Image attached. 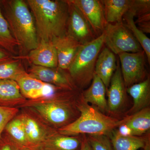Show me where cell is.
Instances as JSON below:
<instances>
[{
    "mask_svg": "<svg viewBox=\"0 0 150 150\" xmlns=\"http://www.w3.org/2000/svg\"><path fill=\"white\" fill-rule=\"evenodd\" d=\"M81 91L61 90L51 96L28 100L21 107L33 110L57 130L72 123L79 116L76 101Z\"/></svg>",
    "mask_w": 150,
    "mask_h": 150,
    "instance_id": "1",
    "label": "cell"
},
{
    "mask_svg": "<svg viewBox=\"0 0 150 150\" xmlns=\"http://www.w3.org/2000/svg\"><path fill=\"white\" fill-rule=\"evenodd\" d=\"M39 40L52 41L67 33L69 5L66 0H27Z\"/></svg>",
    "mask_w": 150,
    "mask_h": 150,
    "instance_id": "2",
    "label": "cell"
},
{
    "mask_svg": "<svg viewBox=\"0 0 150 150\" xmlns=\"http://www.w3.org/2000/svg\"><path fill=\"white\" fill-rule=\"evenodd\" d=\"M76 106L79 116L72 123L57 129L59 134L67 136L103 134L109 137L122 123V119L118 120L105 114L86 102L81 93L77 100Z\"/></svg>",
    "mask_w": 150,
    "mask_h": 150,
    "instance_id": "3",
    "label": "cell"
},
{
    "mask_svg": "<svg viewBox=\"0 0 150 150\" xmlns=\"http://www.w3.org/2000/svg\"><path fill=\"white\" fill-rule=\"evenodd\" d=\"M11 32L19 46L30 51L38 45L39 39L34 19L26 1H1Z\"/></svg>",
    "mask_w": 150,
    "mask_h": 150,
    "instance_id": "4",
    "label": "cell"
},
{
    "mask_svg": "<svg viewBox=\"0 0 150 150\" xmlns=\"http://www.w3.org/2000/svg\"><path fill=\"white\" fill-rule=\"evenodd\" d=\"M104 45L103 33L92 41L83 45L67 70L80 90L86 89L91 83L97 59Z\"/></svg>",
    "mask_w": 150,
    "mask_h": 150,
    "instance_id": "5",
    "label": "cell"
},
{
    "mask_svg": "<svg viewBox=\"0 0 150 150\" xmlns=\"http://www.w3.org/2000/svg\"><path fill=\"white\" fill-rule=\"evenodd\" d=\"M103 33L104 44L114 54L137 53L143 50L123 21L107 23Z\"/></svg>",
    "mask_w": 150,
    "mask_h": 150,
    "instance_id": "6",
    "label": "cell"
},
{
    "mask_svg": "<svg viewBox=\"0 0 150 150\" xmlns=\"http://www.w3.org/2000/svg\"><path fill=\"white\" fill-rule=\"evenodd\" d=\"M120 68L126 88L145 80L147 74L144 51L118 54Z\"/></svg>",
    "mask_w": 150,
    "mask_h": 150,
    "instance_id": "7",
    "label": "cell"
},
{
    "mask_svg": "<svg viewBox=\"0 0 150 150\" xmlns=\"http://www.w3.org/2000/svg\"><path fill=\"white\" fill-rule=\"evenodd\" d=\"M28 148L36 146L57 131L49 126L31 109H25L21 113Z\"/></svg>",
    "mask_w": 150,
    "mask_h": 150,
    "instance_id": "8",
    "label": "cell"
},
{
    "mask_svg": "<svg viewBox=\"0 0 150 150\" xmlns=\"http://www.w3.org/2000/svg\"><path fill=\"white\" fill-rule=\"evenodd\" d=\"M28 73L33 77L58 88L68 91L80 90L68 71L59 67L47 68L33 65Z\"/></svg>",
    "mask_w": 150,
    "mask_h": 150,
    "instance_id": "9",
    "label": "cell"
},
{
    "mask_svg": "<svg viewBox=\"0 0 150 150\" xmlns=\"http://www.w3.org/2000/svg\"><path fill=\"white\" fill-rule=\"evenodd\" d=\"M66 1L69 5L67 34L72 36L82 45L95 39L96 36L81 11L69 0Z\"/></svg>",
    "mask_w": 150,
    "mask_h": 150,
    "instance_id": "10",
    "label": "cell"
},
{
    "mask_svg": "<svg viewBox=\"0 0 150 150\" xmlns=\"http://www.w3.org/2000/svg\"><path fill=\"white\" fill-rule=\"evenodd\" d=\"M76 6L91 26L95 35L98 37L103 33L107 23L104 8L98 0H69Z\"/></svg>",
    "mask_w": 150,
    "mask_h": 150,
    "instance_id": "11",
    "label": "cell"
},
{
    "mask_svg": "<svg viewBox=\"0 0 150 150\" xmlns=\"http://www.w3.org/2000/svg\"><path fill=\"white\" fill-rule=\"evenodd\" d=\"M108 114L116 115L123 110L127 100L126 88L124 84L119 61L106 91Z\"/></svg>",
    "mask_w": 150,
    "mask_h": 150,
    "instance_id": "12",
    "label": "cell"
},
{
    "mask_svg": "<svg viewBox=\"0 0 150 150\" xmlns=\"http://www.w3.org/2000/svg\"><path fill=\"white\" fill-rule=\"evenodd\" d=\"M15 81L19 87L22 94L29 100L51 96L63 90L33 77L26 71L17 78Z\"/></svg>",
    "mask_w": 150,
    "mask_h": 150,
    "instance_id": "13",
    "label": "cell"
},
{
    "mask_svg": "<svg viewBox=\"0 0 150 150\" xmlns=\"http://www.w3.org/2000/svg\"><path fill=\"white\" fill-rule=\"evenodd\" d=\"M51 41L57 53L58 67L67 71L83 45L67 33Z\"/></svg>",
    "mask_w": 150,
    "mask_h": 150,
    "instance_id": "14",
    "label": "cell"
},
{
    "mask_svg": "<svg viewBox=\"0 0 150 150\" xmlns=\"http://www.w3.org/2000/svg\"><path fill=\"white\" fill-rule=\"evenodd\" d=\"M28 59L35 66L51 68L58 67L57 53L51 41L39 40L37 47L29 51Z\"/></svg>",
    "mask_w": 150,
    "mask_h": 150,
    "instance_id": "15",
    "label": "cell"
},
{
    "mask_svg": "<svg viewBox=\"0 0 150 150\" xmlns=\"http://www.w3.org/2000/svg\"><path fill=\"white\" fill-rule=\"evenodd\" d=\"M106 88L99 77L95 74L91 84L81 92L82 97L86 102L97 108L102 113H108Z\"/></svg>",
    "mask_w": 150,
    "mask_h": 150,
    "instance_id": "16",
    "label": "cell"
},
{
    "mask_svg": "<svg viewBox=\"0 0 150 150\" xmlns=\"http://www.w3.org/2000/svg\"><path fill=\"white\" fill-rule=\"evenodd\" d=\"M82 135L67 136L56 131L33 150H80Z\"/></svg>",
    "mask_w": 150,
    "mask_h": 150,
    "instance_id": "17",
    "label": "cell"
},
{
    "mask_svg": "<svg viewBox=\"0 0 150 150\" xmlns=\"http://www.w3.org/2000/svg\"><path fill=\"white\" fill-rule=\"evenodd\" d=\"M98 57L95 74L102 80L106 91L117 67V60L115 54L107 47L102 48Z\"/></svg>",
    "mask_w": 150,
    "mask_h": 150,
    "instance_id": "18",
    "label": "cell"
},
{
    "mask_svg": "<svg viewBox=\"0 0 150 150\" xmlns=\"http://www.w3.org/2000/svg\"><path fill=\"white\" fill-rule=\"evenodd\" d=\"M126 91L133 98L134 103L131 109L125 113L126 116L132 115L142 109L149 107V76L143 81L135 84L126 88Z\"/></svg>",
    "mask_w": 150,
    "mask_h": 150,
    "instance_id": "19",
    "label": "cell"
},
{
    "mask_svg": "<svg viewBox=\"0 0 150 150\" xmlns=\"http://www.w3.org/2000/svg\"><path fill=\"white\" fill-rule=\"evenodd\" d=\"M28 100L22 94L16 81L0 80V106L17 108L21 107Z\"/></svg>",
    "mask_w": 150,
    "mask_h": 150,
    "instance_id": "20",
    "label": "cell"
},
{
    "mask_svg": "<svg viewBox=\"0 0 150 150\" xmlns=\"http://www.w3.org/2000/svg\"><path fill=\"white\" fill-rule=\"evenodd\" d=\"M107 23L123 21V17L131 8L133 0H102Z\"/></svg>",
    "mask_w": 150,
    "mask_h": 150,
    "instance_id": "21",
    "label": "cell"
},
{
    "mask_svg": "<svg viewBox=\"0 0 150 150\" xmlns=\"http://www.w3.org/2000/svg\"><path fill=\"white\" fill-rule=\"evenodd\" d=\"M122 119L123 123L132 130L133 136L142 137L150 132L149 107L142 109L132 115H126Z\"/></svg>",
    "mask_w": 150,
    "mask_h": 150,
    "instance_id": "22",
    "label": "cell"
},
{
    "mask_svg": "<svg viewBox=\"0 0 150 150\" xmlns=\"http://www.w3.org/2000/svg\"><path fill=\"white\" fill-rule=\"evenodd\" d=\"M113 150H138L145 147L144 135L142 137H123L115 129L109 136Z\"/></svg>",
    "mask_w": 150,
    "mask_h": 150,
    "instance_id": "23",
    "label": "cell"
},
{
    "mask_svg": "<svg viewBox=\"0 0 150 150\" xmlns=\"http://www.w3.org/2000/svg\"><path fill=\"white\" fill-rule=\"evenodd\" d=\"M137 19L135 23L144 33H150V1L134 0L131 7Z\"/></svg>",
    "mask_w": 150,
    "mask_h": 150,
    "instance_id": "24",
    "label": "cell"
},
{
    "mask_svg": "<svg viewBox=\"0 0 150 150\" xmlns=\"http://www.w3.org/2000/svg\"><path fill=\"white\" fill-rule=\"evenodd\" d=\"M4 132L19 147L28 148V144L20 114L8 123Z\"/></svg>",
    "mask_w": 150,
    "mask_h": 150,
    "instance_id": "25",
    "label": "cell"
},
{
    "mask_svg": "<svg viewBox=\"0 0 150 150\" xmlns=\"http://www.w3.org/2000/svg\"><path fill=\"white\" fill-rule=\"evenodd\" d=\"M124 24L132 33L144 51L149 64H150V39L137 27L134 21V14L131 8L123 17Z\"/></svg>",
    "mask_w": 150,
    "mask_h": 150,
    "instance_id": "26",
    "label": "cell"
},
{
    "mask_svg": "<svg viewBox=\"0 0 150 150\" xmlns=\"http://www.w3.org/2000/svg\"><path fill=\"white\" fill-rule=\"evenodd\" d=\"M18 46V43L11 32L8 23L3 15L0 1V47L11 54H16Z\"/></svg>",
    "mask_w": 150,
    "mask_h": 150,
    "instance_id": "27",
    "label": "cell"
},
{
    "mask_svg": "<svg viewBox=\"0 0 150 150\" xmlns=\"http://www.w3.org/2000/svg\"><path fill=\"white\" fill-rule=\"evenodd\" d=\"M21 62L18 60H11L0 63V80H12L25 72Z\"/></svg>",
    "mask_w": 150,
    "mask_h": 150,
    "instance_id": "28",
    "label": "cell"
},
{
    "mask_svg": "<svg viewBox=\"0 0 150 150\" xmlns=\"http://www.w3.org/2000/svg\"><path fill=\"white\" fill-rule=\"evenodd\" d=\"M86 137L92 150H113L110 138L107 135H88Z\"/></svg>",
    "mask_w": 150,
    "mask_h": 150,
    "instance_id": "29",
    "label": "cell"
},
{
    "mask_svg": "<svg viewBox=\"0 0 150 150\" xmlns=\"http://www.w3.org/2000/svg\"><path fill=\"white\" fill-rule=\"evenodd\" d=\"M18 111L17 108L0 106V138L4 133L7 124L17 115Z\"/></svg>",
    "mask_w": 150,
    "mask_h": 150,
    "instance_id": "30",
    "label": "cell"
},
{
    "mask_svg": "<svg viewBox=\"0 0 150 150\" xmlns=\"http://www.w3.org/2000/svg\"><path fill=\"white\" fill-rule=\"evenodd\" d=\"M20 148L3 133L0 138V150H19Z\"/></svg>",
    "mask_w": 150,
    "mask_h": 150,
    "instance_id": "31",
    "label": "cell"
},
{
    "mask_svg": "<svg viewBox=\"0 0 150 150\" xmlns=\"http://www.w3.org/2000/svg\"><path fill=\"white\" fill-rule=\"evenodd\" d=\"M116 129L118 134L123 137L133 136L132 130L129 126L123 123V119H122V123Z\"/></svg>",
    "mask_w": 150,
    "mask_h": 150,
    "instance_id": "32",
    "label": "cell"
},
{
    "mask_svg": "<svg viewBox=\"0 0 150 150\" xmlns=\"http://www.w3.org/2000/svg\"><path fill=\"white\" fill-rule=\"evenodd\" d=\"M11 59H12L11 54L0 47V63L7 62Z\"/></svg>",
    "mask_w": 150,
    "mask_h": 150,
    "instance_id": "33",
    "label": "cell"
},
{
    "mask_svg": "<svg viewBox=\"0 0 150 150\" xmlns=\"http://www.w3.org/2000/svg\"><path fill=\"white\" fill-rule=\"evenodd\" d=\"M80 150H92L86 135H82Z\"/></svg>",
    "mask_w": 150,
    "mask_h": 150,
    "instance_id": "34",
    "label": "cell"
},
{
    "mask_svg": "<svg viewBox=\"0 0 150 150\" xmlns=\"http://www.w3.org/2000/svg\"><path fill=\"white\" fill-rule=\"evenodd\" d=\"M144 135L146 139V144L144 150H150V132H148Z\"/></svg>",
    "mask_w": 150,
    "mask_h": 150,
    "instance_id": "35",
    "label": "cell"
},
{
    "mask_svg": "<svg viewBox=\"0 0 150 150\" xmlns=\"http://www.w3.org/2000/svg\"><path fill=\"white\" fill-rule=\"evenodd\" d=\"M19 150H33L30 148L27 147H21L20 148Z\"/></svg>",
    "mask_w": 150,
    "mask_h": 150,
    "instance_id": "36",
    "label": "cell"
}]
</instances>
